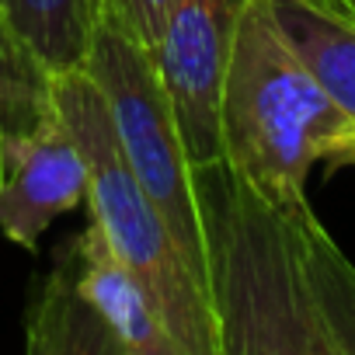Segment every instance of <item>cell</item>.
Listing matches in <instances>:
<instances>
[{
    "mask_svg": "<svg viewBox=\"0 0 355 355\" xmlns=\"http://www.w3.org/2000/svg\"><path fill=\"white\" fill-rule=\"evenodd\" d=\"M206 241L220 355L355 352V268L310 206H275L220 171L206 178Z\"/></svg>",
    "mask_w": 355,
    "mask_h": 355,
    "instance_id": "cell-1",
    "label": "cell"
},
{
    "mask_svg": "<svg viewBox=\"0 0 355 355\" xmlns=\"http://www.w3.org/2000/svg\"><path fill=\"white\" fill-rule=\"evenodd\" d=\"M220 136L223 171L275 206H310V167L355 150V119L286 42L268 0L237 8Z\"/></svg>",
    "mask_w": 355,
    "mask_h": 355,
    "instance_id": "cell-2",
    "label": "cell"
},
{
    "mask_svg": "<svg viewBox=\"0 0 355 355\" xmlns=\"http://www.w3.org/2000/svg\"><path fill=\"white\" fill-rule=\"evenodd\" d=\"M53 94L87 164L91 227L150 293L182 355H220L209 296L185 261L174 234L167 230L157 202L146 196L136 171L129 167L105 94L87 70L56 73Z\"/></svg>",
    "mask_w": 355,
    "mask_h": 355,
    "instance_id": "cell-3",
    "label": "cell"
},
{
    "mask_svg": "<svg viewBox=\"0 0 355 355\" xmlns=\"http://www.w3.org/2000/svg\"><path fill=\"white\" fill-rule=\"evenodd\" d=\"M84 70L105 94L129 167L206 289V174L189 157L150 49L105 11Z\"/></svg>",
    "mask_w": 355,
    "mask_h": 355,
    "instance_id": "cell-4",
    "label": "cell"
},
{
    "mask_svg": "<svg viewBox=\"0 0 355 355\" xmlns=\"http://www.w3.org/2000/svg\"><path fill=\"white\" fill-rule=\"evenodd\" d=\"M237 8L241 0H178L150 49L189 157L206 178L223 171L220 105Z\"/></svg>",
    "mask_w": 355,
    "mask_h": 355,
    "instance_id": "cell-5",
    "label": "cell"
},
{
    "mask_svg": "<svg viewBox=\"0 0 355 355\" xmlns=\"http://www.w3.org/2000/svg\"><path fill=\"white\" fill-rule=\"evenodd\" d=\"M87 199V164L60 108L35 132L0 150V230L25 251L56 216Z\"/></svg>",
    "mask_w": 355,
    "mask_h": 355,
    "instance_id": "cell-6",
    "label": "cell"
},
{
    "mask_svg": "<svg viewBox=\"0 0 355 355\" xmlns=\"http://www.w3.org/2000/svg\"><path fill=\"white\" fill-rule=\"evenodd\" d=\"M77 289L87 306L115 341L119 355H182L178 341L167 334L150 293L139 279L112 254L101 234L87 223V230L67 248Z\"/></svg>",
    "mask_w": 355,
    "mask_h": 355,
    "instance_id": "cell-7",
    "label": "cell"
},
{
    "mask_svg": "<svg viewBox=\"0 0 355 355\" xmlns=\"http://www.w3.org/2000/svg\"><path fill=\"white\" fill-rule=\"evenodd\" d=\"M268 8L306 70L355 119V4L352 0H268Z\"/></svg>",
    "mask_w": 355,
    "mask_h": 355,
    "instance_id": "cell-8",
    "label": "cell"
},
{
    "mask_svg": "<svg viewBox=\"0 0 355 355\" xmlns=\"http://www.w3.org/2000/svg\"><path fill=\"white\" fill-rule=\"evenodd\" d=\"M0 18L53 73H70L91 56L105 0H0Z\"/></svg>",
    "mask_w": 355,
    "mask_h": 355,
    "instance_id": "cell-9",
    "label": "cell"
},
{
    "mask_svg": "<svg viewBox=\"0 0 355 355\" xmlns=\"http://www.w3.org/2000/svg\"><path fill=\"white\" fill-rule=\"evenodd\" d=\"M28 352L39 355H119L115 341L108 338V331L101 327V320L94 317V310L87 306L84 293L77 289L70 258L63 251V258L53 265V275L28 317V338H25Z\"/></svg>",
    "mask_w": 355,
    "mask_h": 355,
    "instance_id": "cell-10",
    "label": "cell"
},
{
    "mask_svg": "<svg viewBox=\"0 0 355 355\" xmlns=\"http://www.w3.org/2000/svg\"><path fill=\"white\" fill-rule=\"evenodd\" d=\"M56 73L0 18V150L56 115Z\"/></svg>",
    "mask_w": 355,
    "mask_h": 355,
    "instance_id": "cell-11",
    "label": "cell"
},
{
    "mask_svg": "<svg viewBox=\"0 0 355 355\" xmlns=\"http://www.w3.org/2000/svg\"><path fill=\"white\" fill-rule=\"evenodd\" d=\"M178 0H105V11L143 46L153 49Z\"/></svg>",
    "mask_w": 355,
    "mask_h": 355,
    "instance_id": "cell-12",
    "label": "cell"
},
{
    "mask_svg": "<svg viewBox=\"0 0 355 355\" xmlns=\"http://www.w3.org/2000/svg\"><path fill=\"white\" fill-rule=\"evenodd\" d=\"M334 164H352V167H355V150H348V153H341V157H338Z\"/></svg>",
    "mask_w": 355,
    "mask_h": 355,
    "instance_id": "cell-13",
    "label": "cell"
}]
</instances>
